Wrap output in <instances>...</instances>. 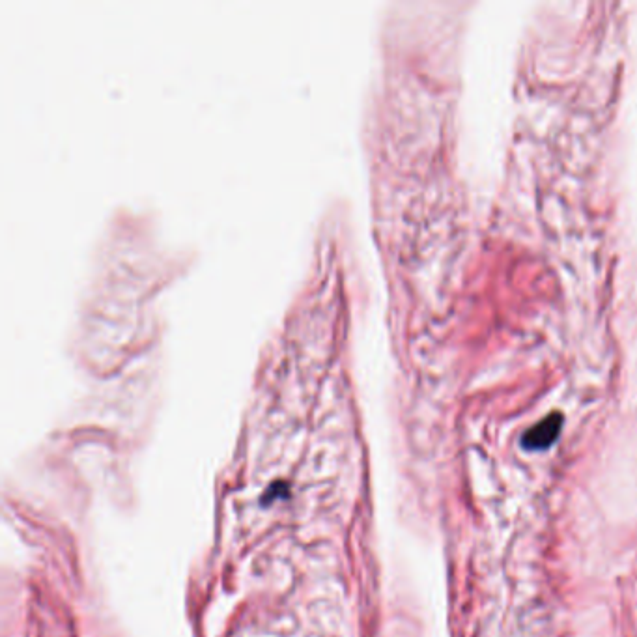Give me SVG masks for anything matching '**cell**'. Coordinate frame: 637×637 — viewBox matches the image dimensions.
I'll list each match as a JSON object with an SVG mask.
<instances>
[{"label":"cell","instance_id":"obj_1","mask_svg":"<svg viewBox=\"0 0 637 637\" xmlns=\"http://www.w3.org/2000/svg\"><path fill=\"white\" fill-rule=\"evenodd\" d=\"M561 425H563V417L559 413H552L548 415L546 419H542L538 425L529 428L524 434L525 449H533V451H540V449H546L550 447L553 441L559 436L561 432Z\"/></svg>","mask_w":637,"mask_h":637}]
</instances>
